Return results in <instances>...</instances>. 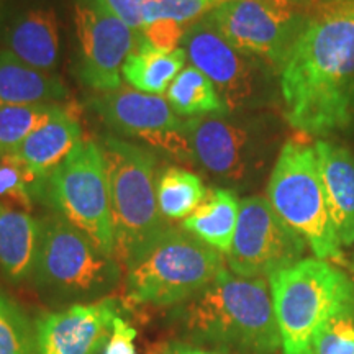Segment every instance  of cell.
Returning a JSON list of instances; mask_svg holds the SVG:
<instances>
[{"label": "cell", "mask_w": 354, "mask_h": 354, "mask_svg": "<svg viewBox=\"0 0 354 354\" xmlns=\"http://www.w3.org/2000/svg\"><path fill=\"white\" fill-rule=\"evenodd\" d=\"M313 354H354V312L333 318L318 333Z\"/></svg>", "instance_id": "29"}, {"label": "cell", "mask_w": 354, "mask_h": 354, "mask_svg": "<svg viewBox=\"0 0 354 354\" xmlns=\"http://www.w3.org/2000/svg\"><path fill=\"white\" fill-rule=\"evenodd\" d=\"M0 354H37L35 325L24 310L0 290Z\"/></svg>", "instance_id": "26"}, {"label": "cell", "mask_w": 354, "mask_h": 354, "mask_svg": "<svg viewBox=\"0 0 354 354\" xmlns=\"http://www.w3.org/2000/svg\"><path fill=\"white\" fill-rule=\"evenodd\" d=\"M41 202L115 258L109 179L99 141L81 140L44 183Z\"/></svg>", "instance_id": "10"}, {"label": "cell", "mask_w": 354, "mask_h": 354, "mask_svg": "<svg viewBox=\"0 0 354 354\" xmlns=\"http://www.w3.org/2000/svg\"><path fill=\"white\" fill-rule=\"evenodd\" d=\"M304 0H223L203 17L234 50L281 73L312 20Z\"/></svg>", "instance_id": "9"}, {"label": "cell", "mask_w": 354, "mask_h": 354, "mask_svg": "<svg viewBox=\"0 0 354 354\" xmlns=\"http://www.w3.org/2000/svg\"><path fill=\"white\" fill-rule=\"evenodd\" d=\"M151 354H167L166 346H162L161 349H158V351H154V353H151Z\"/></svg>", "instance_id": "34"}, {"label": "cell", "mask_w": 354, "mask_h": 354, "mask_svg": "<svg viewBox=\"0 0 354 354\" xmlns=\"http://www.w3.org/2000/svg\"><path fill=\"white\" fill-rule=\"evenodd\" d=\"M43 185L13 158L0 159V202L17 205L25 212L41 201Z\"/></svg>", "instance_id": "27"}, {"label": "cell", "mask_w": 354, "mask_h": 354, "mask_svg": "<svg viewBox=\"0 0 354 354\" xmlns=\"http://www.w3.org/2000/svg\"><path fill=\"white\" fill-rule=\"evenodd\" d=\"M166 351L167 354H216V353L205 351V349L190 346V344H184V343L166 344Z\"/></svg>", "instance_id": "33"}, {"label": "cell", "mask_w": 354, "mask_h": 354, "mask_svg": "<svg viewBox=\"0 0 354 354\" xmlns=\"http://www.w3.org/2000/svg\"><path fill=\"white\" fill-rule=\"evenodd\" d=\"M0 41L25 64L55 74L59 59V26L51 7L32 6L7 13L0 25Z\"/></svg>", "instance_id": "16"}, {"label": "cell", "mask_w": 354, "mask_h": 354, "mask_svg": "<svg viewBox=\"0 0 354 354\" xmlns=\"http://www.w3.org/2000/svg\"><path fill=\"white\" fill-rule=\"evenodd\" d=\"M63 109L57 104L0 105V159L12 156L35 130Z\"/></svg>", "instance_id": "25"}, {"label": "cell", "mask_w": 354, "mask_h": 354, "mask_svg": "<svg viewBox=\"0 0 354 354\" xmlns=\"http://www.w3.org/2000/svg\"><path fill=\"white\" fill-rule=\"evenodd\" d=\"M41 221L28 212L0 202V272L12 282L33 277Z\"/></svg>", "instance_id": "19"}, {"label": "cell", "mask_w": 354, "mask_h": 354, "mask_svg": "<svg viewBox=\"0 0 354 354\" xmlns=\"http://www.w3.org/2000/svg\"><path fill=\"white\" fill-rule=\"evenodd\" d=\"M238 216L240 201L234 190L210 187L207 189L201 205L183 220V228L221 254H228L236 232Z\"/></svg>", "instance_id": "21"}, {"label": "cell", "mask_w": 354, "mask_h": 354, "mask_svg": "<svg viewBox=\"0 0 354 354\" xmlns=\"http://www.w3.org/2000/svg\"><path fill=\"white\" fill-rule=\"evenodd\" d=\"M184 131L190 162L227 189L241 190L261 183L284 145L281 125L271 112L187 118Z\"/></svg>", "instance_id": "3"}, {"label": "cell", "mask_w": 354, "mask_h": 354, "mask_svg": "<svg viewBox=\"0 0 354 354\" xmlns=\"http://www.w3.org/2000/svg\"><path fill=\"white\" fill-rule=\"evenodd\" d=\"M68 95L66 84L55 74L41 73L0 50V105L56 104Z\"/></svg>", "instance_id": "20"}, {"label": "cell", "mask_w": 354, "mask_h": 354, "mask_svg": "<svg viewBox=\"0 0 354 354\" xmlns=\"http://www.w3.org/2000/svg\"><path fill=\"white\" fill-rule=\"evenodd\" d=\"M183 330L194 342L245 354H274L281 333L269 281L241 277L227 268L179 312Z\"/></svg>", "instance_id": "2"}, {"label": "cell", "mask_w": 354, "mask_h": 354, "mask_svg": "<svg viewBox=\"0 0 354 354\" xmlns=\"http://www.w3.org/2000/svg\"><path fill=\"white\" fill-rule=\"evenodd\" d=\"M187 53L184 48L166 51L148 44L141 37L122 68V79L135 91L151 95L166 94L177 74L184 69Z\"/></svg>", "instance_id": "22"}, {"label": "cell", "mask_w": 354, "mask_h": 354, "mask_svg": "<svg viewBox=\"0 0 354 354\" xmlns=\"http://www.w3.org/2000/svg\"><path fill=\"white\" fill-rule=\"evenodd\" d=\"M223 0H148L143 10V26L159 20L185 25L205 17Z\"/></svg>", "instance_id": "28"}, {"label": "cell", "mask_w": 354, "mask_h": 354, "mask_svg": "<svg viewBox=\"0 0 354 354\" xmlns=\"http://www.w3.org/2000/svg\"><path fill=\"white\" fill-rule=\"evenodd\" d=\"M77 118L64 107L21 143L12 156L44 187V183L81 143Z\"/></svg>", "instance_id": "17"}, {"label": "cell", "mask_w": 354, "mask_h": 354, "mask_svg": "<svg viewBox=\"0 0 354 354\" xmlns=\"http://www.w3.org/2000/svg\"><path fill=\"white\" fill-rule=\"evenodd\" d=\"M136 335L138 333L130 323L118 315L113 320V331L105 344L104 354H136Z\"/></svg>", "instance_id": "31"}, {"label": "cell", "mask_w": 354, "mask_h": 354, "mask_svg": "<svg viewBox=\"0 0 354 354\" xmlns=\"http://www.w3.org/2000/svg\"><path fill=\"white\" fill-rule=\"evenodd\" d=\"M268 281L284 354H313L318 333L354 312V282L328 261L300 259Z\"/></svg>", "instance_id": "5"}, {"label": "cell", "mask_w": 354, "mask_h": 354, "mask_svg": "<svg viewBox=\"0 0 354 354\" xmlns=\"http://www.w3.org/2000/svg\"><path fill=\"white\" fill-rule=\"evenodd\" d=\"M266 194L276 214L304 238L315 258L346 263L331 220L315 146L286 141L274 161Z\"/></svg>", "instance_id": "6"}, {"label": "cell", "mask_w": 354, "mask_h": 354, "mask_svg": "<svg viewBox=\"0 0 354 354\" xmlns=\"http://www.w3.org/2000/svg\"><path fill=\"white\" fill-rule=\"evenodd\" d=\"M315 151L336 233L342 246H351L354 243V153L330 140H318Z\"/></svg>", "instance_id": "18"}, {"label": "cell", "mask_w": 354, "mask_h": 354, "mask_svg": "<svg viewBox=\"0 0 354 354\" xmlns=\"http://www.w3.org/2000/svg\"><path fill=\"white\" fill-rule=\"evenodd\" d=\"M180 48L194 68L210 79L230 113L264 112L281 97L277 74L234 50L203 17L185 28Z\"/></svg>", "instance_id": "11"}, {"label": "cell", "mask_w": 354, "mask_h": 354, "mask_svg": "<svg viewBox=\"0 0 354 354\" xmlns=\"http://www.w3.org/2000/svg\"><path fill=\"white\" fill-rule=\"evenodd\" d=\"M77 37L76 76L99 92L122 87V68L138 46L140 33L110 12L102 0H74Z\"/></svg>", "instance_id": "13"}, {"label": "cell", "mask_w": 354, "mask_h": 354, "mask_svg": "<svg viewBox=\"0 0 354 354\" xmlns=\"http://www.w3.org/2000/svg\"><path fill=\"white\" fill-rule=\"evenodd\" d=\"M225 269V258L184 228H169L127 269L130 302L171 307L196 297Z\"/></svg>", "instance_id": "7"}, {"label": "cell", "mask_w": 354, "mask_h": 354, "mask_svg": "<svg viewBox=\"0 0 354 354\" xmlns=\"http://www.w3.org/2000/svg\"><path fill=\"white\" fill-rule=\"evenodd\" d=\"M158 205L169 221L185 220L201 205L207 189L192 171L171 166L159 172L156 180Z\"/></svg>", "instance_id": "24"}, {"label": "cell", "mask_w": 354, "mask_h": 354, "mask_svg": "<svg viewBox=\"0 0 354 354\" xmlns=\"http://www.w3.org/2000/svg\"><path fill=\"white\" fill-rule=\"evenodd\" d=\"M86 105L113 131L128 138H138L149 149L169 154L177 161L190 162L185 120L172 112L161 95L122 86L91 95Z\"/></svg>", "instance_id": "14"}, {"label": "cell", "mask_w": 354, "mask_h": 354, "mask_svg": "<svg viewBox=\"0 0 354 354\" xmlns=\"http://www.w3.org/2000/svg\"><path fill=\"white\" fill-rule=\"evenodd\" d=\"M166 100L177 117H207L228 113L223 100L205 74L194 66L184 68L167 88Z\"/></svg>", "instance_id": "23"}, {"label": "cell", "mask_w": 354, "mask_h": 354, "mask_svg": "<svg viewBox=\"0 0 354 354\" xmlns=\"http://www.w3.org/2000/svg\"><path fill=\"white\" fill-rule=\"evenodd\" d=\"M185 28L180 24L169 20H159L151 25H146L141 30V37L148 44L159 50L172 51L180 48Z\"/></svg>", "instance_id": "30"}, {"label": "cell", "mask_w": 354, "mask_h": 354, "mask_svg": "<svg viewBox=\"0 0 354 354\" xmlns=\"http://www.w3.org/2000/svg\"><path fill=\"white\" fill-rule=\"evenodd\" d=\"M353 269H354V263H353Z\"/></svg>", "instance_id": "35"}, {"label": "cell", "mask_w": 354, "mask_h": 354, "mask_svg": "<svg viewBox=\"0 0 354 354\" xmlns=\"http://www.w3.org/2000/svg\"><path fill=\"white\" fill-rule=\"evenodd\" d=\"M118 317L112 299L73 304L35 322L37 354H99Z\"/></svg>", "instance_id": "15"}, {"label": "cell", "mask_w": 354, "mask_h": 354, "mask_svg": "<svg viewBox=\"0 0 354 354\" xmlns=\"http://www.w3.org/2000/svg\"><path fill=\"white\" fill-rule=\"evenodd\" d=\"M279 94L299 133L354 136V6L312 17L279 73Z\"/></svg>", "instance_id": "1"}, {"label": "cell", "mask_w": 354, "mask_h": 354, "mask_svg": "<svg viewBox=\"0 0 354 354\" xmlns=\"http://www.w3.org/2000/svg\"><path fill=\"white\" fill-rule=\"evenodd\" d=\"M41 221L33 281L39 290L59 300H100L122 277V266L61 215Z\"/></svg>", "instance_id": "8"}, {"label": "cell", "mask_w": 354, "mask_h": 354, "mask_svg": "<svg viewBox=\"0 0 354 354\" xmlns=\"http://www.w3.org/2000/svg\"><path fill=\"white\" fill-rule=\"evenodd\" d=\"M110 12L135 32L143 30V10L148 0H102Z\"/></svg>", "instance_id": "32"}, {"label": "cell", "mask_w": 354, "mask_h": 354, "mask_svg": "<svg viewBox=\"0 0 354 354\" xmlns=\"http://www.w3.org/2000/svg\"><path fill=\"white\" fill-rule=\"evenodd\" d=\"M307 243L276 214L266 197L240 201V216L227 254L230 271L241 277L269 279L299 263Z\"/></svg>", "instance_id": "12"}, {"label": "cell", "mask_w": 354, "mask_h": 354, "mask_svg": "<svg viewBox=\"0 0 354 354\" xmlns=\"http://www.w3.org/2000/svg\"><path fill=\"white\" fill-rule=\"evenodd\" d=\"M99 145L105 159L113 225V256L128 269L171 227L158 205L153 149L104 135Z\"/></svg>", "instance_id": "4"}]
</instances>
